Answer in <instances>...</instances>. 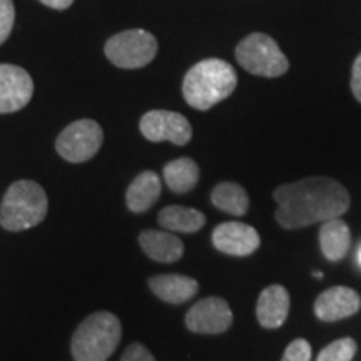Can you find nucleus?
I'll use <instances>...</instances> for the list:
<instances>
[{"mask_svg":"<svg viewBox=\"0 0 361 361\" xmlns=\"http://www.w3.org/2000/svg\"><path fill=\"white\" fill-rule=\"evenodd\" d=\"M236 59L243 69L259 78H279L290 69V62L269 35L255 32L238 44Z\"/></svg>","mask_w":361,"mask_h":361,"instance_id":"obj_5","label":"nucleus"},{"mask_svg":"<svg viewBox=\"0 0 361 361\" xmlns=\"http://www.w3.org/2000/svg\"><path fill=\"white\" fill-rule=\"evenodd\" d=\"M273 197L278 204L274 218L284 229H300L340 218L351 204L346 188L324 176L283 184L274 189Z\"/></svg>","mask_w":361,"mask_h":361,"instance_id":"obj_1","label":"nucleus"},{"mask_svg":"<svg viewBox=\"0 0 361 361\" xmlns=\"http://www.w3.org/2000/svg\"><path fill=\"white\" fill-rule=\"evenodd\" d=\"M161 179L154 171H144L135 178L126 194V202L133 213H144L149 207L154 206V202L161 196Z\"/></svg>","mask_w":361,"mask_h":361,"instance_id":"obj_16","label":"nucleus"},{"mask_svg":"<svg viewBox=\"0 0 361 361\" xmlns=\"http://www.w3.org/2000/svg\"><path fill=\"white\" fill-rule=\"evenodd\" d=\"M281 361H311V345L303 338H298L288 345Z\"/></svg>","mask_w":361,"mask_h":361,"instance_id":"obj_23","label":"nucleus"},{"mask_svg":"<svg viewBox=\"0 0 361 361\" xmlns=\"http://www.w3.org/2000/svg\"><path fill=\"white\" fill-rule=\"evenodd\" d=\"M141 134L151 142L169 141L176 146H186L192 137L189 121L179 112L149 111L139 123Z\"/></svg>","mask_w":361,"mask_h":361,"instance_id":"obj_8","label":"nucleus"},{"mask_svg":"<svg viewBox=\"0 0 361 361\" xmlns=\"http://www.w3.org/2000/svg\"><path fill=\"white\" fill-rule=\"evenodd\" d=\"M361 308V298L348 286H333L323 291L314 301V314L322 322H340L356 314Z\"/></svg>","mask_w":361,"mask_h":361,"instance_id":"obj_12","label":"nucleus"},{"mask_svg":"<svg viewBox=\"0 0 361 361\" xmlns=\"http://www.w3.org/2000/svg\"><path fill=\"white\" fill-rule=\"evenodd\" d=\"M313 276H314V278H323V273H322V271H314Z\"/></svg>","mask_w":361,"mask_h":361,"instance_id":"obj_27","label":"nucleus"},{"mask_svg":"<svg viewBox=\"0 0 361 361\" xmlns=\"http://www.w3.org/2000/svg\"><path fill=\"white\" fill-rule=\"evenodd\" d=\"M356 348L358 346H356L353 338H341V340L329 343L326 348L318 355L316 361H351L355 358Z\"/></svg>","mask_w":361,"mask_h":361,"instance_id":"obj_21","label":"nucleus"},{"mask_svg":"<svg viewBox=\"0 0 361 361\" xmlns=\"http://www.w3.org/2000/svg\"><path fill=\"white\" fill-rule=\"evenodd\" d=\"M49 201L42 186L34 180H17L7 189L0 204V224L17 233L34 228L47 216Z\"/></svg>","mask_w":361,"mask_h":361,"instance_id":"obj_4","label":"nucleus"},{"mask_svg":"<svg viewBox=\"0 0 361 361\" xmlns=\"http://www.w3.org/2000/svg\"><path fill=\"white\" fill-rule=\"evenodd\" d=\"M238 85L236 71L221 59H206L188 71L183 80V97L192 109L207 111L228 99Z\"/></svg>","mask_w":361,"mask_h":361,"instance_id":"obj_2","label":"nucleus"},{"mask_svg":"<svg viewBox=\"0 0 361 361\" xmlns=\"http://www.w3.org/2000/svg\"><path fill=\"white\" fill-rule=\"evenodd\" d=\"M139 245L149 258L159 263H174L180 259L184 252V245L178 236L166 231H154V229L142 231L139 236Z\"/></svg>","mask_w":361,"mask_h":361,"instance_id":"obj_15","label":"nucleus"},{"mask_svg":"<svg viewBox=\"0 0 361 361\" xmlns=\"http://www.w3.org/2000/svg\"><path fill=\"white\" fill-rule=\"evenodd\" d=\"M350 85H351V92H353L355 99L358 102H361V54L355 59V62H353Z\"/></svg>","mask_w":361,"mask_h":361,"instance_id":"obj_25","label":"nucleus"},{"mask_svg":"<svg viewBox=\"0 0 361 361\" xmlns=\"http://www.w3.org/2000/svg\"><path fill=\"white\" fill-rule=\"evenodd\" d=\"M121 335L119 318L109 311H97L75 328L71 343L72 356L75 361H107L119 346Z\"/></svg>","mask_w":361,"mask_h":361,"instance_id":"obj_3","label":"nucleus"},{"mask_svg":"<svg viewBox=\"0 0 361 361\" xmlns=\"http://www.w3.org/2000/svg\"><path fill=\"white\" fill-rule=\"evenodd\" d=\"M233 324V311L223 298L211 296L196 303L186 314V326L200 335H219Z\"/></svg>","mask_w":361,"mask_h":361,"instance_id":"obj_9","label":"nucleus"},{"mask_svg":"<svg viewBox=\"0 0 361 361\" xmlns=\"http://www.w3.org/2000/svg\"><path fill=\"white\" fill-rule=\"evenodd\" d=\"M358 261H360V264H361V246H360V250H358Z\"/></svg>","mask_w":361,"mask_h":361,"instance_id":"obj_28","label":"nucleus"},{"mask_svg":"<svg viewBox=\"0 0 361 361\" xmlns=\"http://www.w3.org/2000/svg\"><path fill=\"white\" fill-rule=\"evenodd\" d=\"M149 288L159 300L171 305L186 303L200 290L194 278L183 274H157L149 279Z\"/></svg>","mask_w":361,"mask_h":361,"instance_id":"obj_14","label":"nucleus"},{"mask_svg":"<svg viewBox=\"0 0 361 361\" xmlns=\"http://www.w3.org/2000/svg\"><path fill=\"white\" fill-rule=\"evenodd\" d=\"M34 94V80L25 69L0 64V114L24 109Z\"/></svg>","mask_w":361,"mask_h":361,"instance_id":"obj_10","label":"nucleus"},{"mask_svg":"<svg viewBox=\"0 0 361 361\" xmlns=\"http://www.w3.org/2000/svg\"><path fill=\"white\" fill-rule=\"evenodd\" d=\"M16 20V8L12 0H0V45L8 39Z\"/></svg>","mask_w":361,"mask_h":361,"instance_id":"obj_22","label":"nucleus"},{"mask_svg":"<svg viewBox=\"0 0 361 361\" xmlns=\"http://www.w3.org/2000/svg\"><path fill=\"white\" fill-rule=\"evenodd\" d=\"M121 361H156V358L146 346L141 345V343H133V345H129L128 350L124 351Z\"/></svg>","mask_w":361,"mask_h":361,"instance_id":"obj_24","label":"nucleus"},{"mask_svg":"<svg viewBox=\"0 0 361 361\" xmlns=\"http://www.w3.org/2000/svg\"><path fill=\"white\" fill-rule=\"evenodd\" d=\"M213 245L224 255L250 256L259 247L261 238L252 226L231 221V223L219 224L214 229Z\"/></svg>","mask_w":361,"mask_h":361,"instance_id":"obj_11","label":"nucleus"},{"mask_svg":"<svg viewBox=\"0 0 361 361\" xmlns=\"http://www.w3.org/2000/svg\"><path fill=\"white\" fill-rule=\"evenodd\" d=\"M157 223L168 231L196 233L206 224V216L192 207L168 206L157 214Z\"/></svg>","mask_w":361,"mask_h":361,"instance_id":"obj_18","label":"nucleus"},{"mask_svg":"<svg viewBox=\"0 0 361 361\" xmlns=\"http://www.w3.org/2000/svg\"><path fill=\"white\" fill-rule=\"evenodd\" d=\"M164 180L173 192L184 194L192 191L200 180V168L191 157H179L164 166Z\"/></svg>","mask_w":361,"mask_h":361,"instance_id":"obj_19","label":"nucleus"},{"mask_svg":"<svg viewBox=\"0 0 361 361\" xmlns=\"http://www.w3.org/2000/svg\"><path fill=\"white\" fill-rule=\"evenodd\" d=\"M351 233L348 224L340 218L328 219L319 228V247L328 261H340L348 255Z\"/></svg>","mask_w":361,"mask_h":361,"instance_id":"obj_17","label":"nucleus"},{"mask_svg":"<svg viewBox=\"0 0 361 361\" xmlns=\"http://www.w3.org/2000/svg\"><path fill=\"white\" fill-rule=\"evenodd\" d=\"M290 313V293L284 286L271 284L261 291L256 305V316L263 328H279L286 322Z\"/></svg>","mask_w":361,"mask_h":361,"instance_id":"obj_13","label":"nucleus"},{"mask_svg":"<svg viewBox=\"0 0 361 361\" xmlns=\"http://www.w3.org/2000/svg\"><path fill=\"white\" fill-rule=\"evenodd\" d=\"M157 40L147 30L133 29L112 35L106 42V57L121 69H141L157 54Z\"/></svg>","mask_w":361,"mask_h":361,"instance_id":"obj_6","label":"nucleus"},{"mask_svg":"<svg viewBox=\"0 0 361 361\" xmlns=\"http://www.w3.org/2000/svg\"><path fill=\"white\" fill-rule=\"evenodd\" d=\"M104 142L102 128L96 121L80 119L59 134L56 149L62 159L69 162H85L97 154Z\"/></svg>","mask_w":361,"mask_h":361,"instance_id":"obj_7","label":"nucleus"},{"mask_svg":"<svg viewBox=\"0 0 361 361\" xmlns=\"http://www.w3.org/2000/svg\"><path fill=\"white\" fill-rule=\"evenodd\" d=\"M40 2H42L44 6L56 8V11H66V8H69L72 6L74 0H40Z\"/></svg>","mask_w":361,"mask_h":361,"instance_id":"obj_26","label":"nucleus"},{"mask_svg":"<svg viewBox=\"0 0 361 361\" xmlns=\"http://www.w3.org/2000/svg\"><path fill=\"white\" fill-rule=\"evenodd\" d=\"M211 202L219 211L233 216H243L250 209L247 192L236 183H219L211 192Z\"/></svg>","mask_w":361,"mask_h":361,"instance_id":"obj_20","label":"nucleus"}]
</instances>
